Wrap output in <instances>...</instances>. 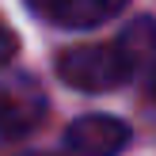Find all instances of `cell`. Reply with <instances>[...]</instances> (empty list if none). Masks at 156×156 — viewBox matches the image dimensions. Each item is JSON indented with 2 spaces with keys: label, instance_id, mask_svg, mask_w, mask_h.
Wrapping results in <instances>:
<instances>
[{
  "label": "cell",
  "instance_id": "5b68a950",
  "mask_svg": "<svg viewBox=\"0 0 156 156\" xmlns=\"http://www.w3.org/2000/svg\"><path fill=\"white\" fill-rule=\"evenodd\" d=\"M111 46H114V53L122 57V65L129 69V76H133L145 61L156 57V19H152V15H137Z\"/></svg>",
  "mask_w": 156,
  "mask_h": 156
},
{
  "label": "cell",
  "instance_id": "8992f818",
  "mask_svg": "<svg viewBox=\"0 0 156 156\" xmlns=\"http://www.w3.org/2000/svg\"><path fill=\"white\" fill-rule=\"evenodd\" d=\"M15 53H19V38H15V30H8L4 23H0V65L12 61Z\"/></svg>",
  "mask_w": 156,
  "mask_h": 156
},
{
  "label": "cell",
  "instance_id": "3957f363",
  "mask_svg": "<svg viewBox=\"0 0 156 156\" xmlns=\"http://www.w3.org/2000/svg\"><path fill=\"white\" fill-rule=\"evenodd\" d=\"M46 99L27 84H0V145L27 137L42 122Z\"/></svg>",
  "mask_w": 156,
  "mask_h": 156
},
{
  "label": "cell",
  "instance_id": "7a4b0ae2",
  "mask_svg": "<svg viewBox=\"0 0 156 156\" xmlns=\"http://www.w3.org/2000/svg\"><path fill=\"white\" fill-rule=\"evenodd\" d=\"M129 141L126 122L114 114H84L65 129V149L73 156H114Z\"/></svg>",
  "mask_w": 156,
  "mask_h": 156
},
{
  "label": "cell",
  "instance_id": "6da1fadb",
  "mask_svg": "<svg viewBox=\"0 0 156 156\" xmlns=\"http://www.w3.org/2000/svg\"><path fill=\"white\" fill-rule=\"evenodd\" d=\"M57 76L80 91H111L129 80V69L122 65V57L114 53L111 42L107 46L91 42V46H73V50L61 53Z\"/></svg>",
  "mask_w": 156,
  "mask_h": 156
},
{
  "label": "cell",
  "instance_id": "52a82bcc",
  "mask_svg": "<svg viewBox=\"0 0 156 156\" xmlns=\"http://www.w3.org/2000/svg\"><path fill=\"white\" fill-rule=\"evenodd\" d=\"M27 156H46V152H27Z\"/></svg>",
  "mask_w": 156,
  "mask_h": 156
},
{
  "label": "cell",
  "instance_id": "277c9868",
  "mask_svg": "<svg viewBox=\"0 0 156 156\" xmlns=\"http://www.w3.org/2000/svg\"><path fill=\"white\" fill-rule=\"evenodd\" d=\"M30 8L38 15H46L50 23L84 30V27H99V23L114 19L126 4L122 0H34Z\"/></svg>",
  "mask_w": 156,
  "mask_h": 156
}]
</instances>
